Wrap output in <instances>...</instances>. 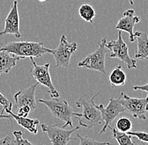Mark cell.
<instances>
[{"label": "cell", "mask_w": 148, "mask_h": 145, "mask_svg": "<svg viewBox=\"0 0 148 145\" xmlns=\"http://www.w3.org/2000/svg\"><path fill=\"white\" fill-rule=\"evenodd\" d=\"M51 98V99L49 100L40 98L39 102L46 105L54 117L64 122L62 127L65 128L67 126L73 127V118H77L80 117L81 113L76 112L66 100L62 99L60 97Z\"/></svg>", "instance_id": "2"}, {"label": "cell", "mask_w": 148, "mask_h": 145, "mask_svg": "<svg viewBox=\"0 0 148 145\" xmlns=\"http://www.w3.org/2000/svg\"><path fill=\"white\" fill-rule=\"evenodd\" d=\"M31 110H32L31 108H30L29 106H28V105L22 106V107H20V108L17 110V112H18L17 115L19 116V117H24V118H25V117H28V115L29 114V112H30Z\"/></svg>", "instance_id": "25"}, {"label": "cell", "mask_w": 148, "mask_h": 145, "mask_svg": "<svg viewBox=\"0 0 148 145\" xmlns=\"http://www.w3.org/2000/svg\"><path fill=\"white\" fill-rule=\"evenodd\" d=\"M0 50H7L20 59L29 57H40L44 54L50 53L51 49L46 48L43 42L35 41H12L6 43L0 47Z\"/></svg>", "instance_id": "1"}, {"label": "cell", "mask_w": 148, "mask_h": 145, "mask_svg": "<svg viewBox=\"0 0 148 145\" xmlns=\"http://www.w3.org/2000/svg\"><path fill=\"white\" fill-rule=\"evenodd\" d=\"M121 32L118 31V38L116 39H112L110 41L106 42V47L110 50L111 54H110V58H116L125 63L129 69L137 68L136 59H133L130 56L129 49L126 43L124 41Z\"/></svg>", "instance_id": "5"}, {"label": "cell", "mask_w": 148, "mask_h": 145, "mask_svg": "<svg viewBox=\"0 0 148 145\" xmlns=\"http://www.w3.org/2000/svg\"><path fill=\"white\" fill-rule=\"evenodd\" d=\"M13 135L15 138L14 140L16 142V145H22V144H29L31 145L32 143H30L28 139L24 138L23 137V133L22 131H13Z\"/></svg>", "instance_id": "23"}, {"label": "cell", "mask_w": 148, "mask_h": 145, "mask_svg": "<svg viewBox=\"0 0 148 145\" xmlns=\"http://www.w3.org/2000/svg\"><path fill=\"white\" fill-rule=\"evenodd\" d=\"M41 130L47 134L50 139V142L52 145H66L69 143L70 140L76 139L72 138V134L74 132L77 131L80 126L72 128V129H64V127H60L56 125H48L41 124Z\"/></svg>", "instance_id": "9"}, {"label": "cell", "mask_w": 148, "mask_h": 145, "mask_svg": "<svg viewBox=\"0 0 148 145\" xmlns=\"http://www.w3.org/2000/svg\"><path fill=\"white\" fill-rule=\"evenodd\" d=\"M140 21V17L135 14L134 9H127L123 13L122 17L119 19L116 24V29L120 31H125L129 34V39L130 42H134L136 40L134 27L136 24Z\"/></svg>", "instance_id": "13"}, {"label": "cell", "mask_w": 148, "mask_h": 145, "mask_svg": "<svg viewBox=\"0 0 148 145\" xmlns=\"http://www.w3.org/2000/svg\"><path fill=\"white\" fill-rule=\"evenodd\" d=\"M38 1H40V2H45V1H47V0H38Z\"/></svg>", "instance_id": "30"}, {"label": "cell", "mask_w": 148, "mask_h": 145, "mask_svg": "<svg viewBox=\"0 0 148 145\" xmlns=\"http://www.w3.org/2000/svg\"><path fill=\"white\" fill-rule=\"evenodd\" d=\"M20 58L7 50H0V75L8 73L16 65Z\"/></svg>", "instance_id": "14"}, {"label": "cell", "mask_w": 148, "mask_h": 145, "mask_svg": "<svg viewBox=\"0 0 148 145\" xmlns=\"http://www.w3.org/2000/svg\"><path fill=\"white\" fill-rule=\"evenodd\" d=\"M110 128L112 132V135L114 138L117 141V143L120 145H134V142L132 141L131 136L128 133H124L118 131L115 127L113 128L110 126Z\"/></svg>", "instance_id": "19"}, {"label": "cell", "mask_w": 148, "mask_h": 145, "mask_svg": "<svg viewBox=\"0 0 148 145\" xmlns=\"http://www.w3.org/2000/svg\"><path fill=\"white\" fill-rule=\"evenodd\" d=\"M128 1H129V3H130V5L134 4V0H128Z\"/></svg>", "instance_id": "29"}, {"label": "cell", "mask_w": 148, "mask_h": 145, "mask_svg": "<svg viewBox=\"0 0 148 145\" xmlns=\"http://www.w3.org/2000/svg\"><path fill=\"white\" fill-rule=\"evenodd\" d=\"M118 100L125 108V111H128L134 118L140 120L147 119L146 114L148 112V95L144 98H137L131 97L125 92H121Z\"/></svg>", "instance_id": "7"}, {"label": "cell", "mask_w": 148, "mask_h": 145, "mask_svg": "<svg viewBox=\"0 0 148 145\" xmlns=\"http://www.w3.org/2000/svg\"><path fill=\"white\" fill-rule=\"evenodd\" d=\"M39 83L31 85L27 88H23L18 86V91L14 95V103L12 111H17L20 107L28 105L31 109H36L37 107L36 100V91Z\"/></svg>", "instance_id": "11"}, {"label": "cell", "mask_w": 148, "mask_h": 145, "mask_svg": "<svg viewBox=\"0 0 148 145\" xmlns=\"http://www.w3.org/2000/svg\"><path fill=\"white\" fill-rule=\"evenodd\" d=\"M29 60L32 63V70L30 72L34 79H36L39 84L46 86L48 89L47 92L51 97H59V92L54 86L50 74V63L48 62L44 65H37L34 61V57H29Z\"/></svg>", "instance_id": "8"}, {"label": "cell", "mask_w": 148, "mask_h": 145, "mask_svg": "<svg viewBox=\"0 0 148 145\" xmlns=\"http://www.w3.org/2000/svg\"><path fill=\"white\" fill-rule=\"evenodd\" d=\"M78 14L81 18L90 24H92L96 17V12L89 3H83L78 9Z\"/></svg>", "instance_id": "18"}, {"label": "cell", "mask_w": 148, "mask_h": 145, "mask_svg": "<svg viewBox=\"0 0 148 145\" xmlns=\"http://www.w3.org/2000/svg\"><path fill=\"white\" fill-rule=\"evenodd\" d=\"M99 95V93L97 92L90 101H88L85 97H80L77 101H76L77 107L83 108L80 117L77 118L80 127L92 128L102 123L103 118L101 112L96 108L94 103V98Z\"/></svg>", "instance_id": "3"}, {"label": "cell", "mask_w": 148, "mask_h": 145, "mask_svg": "<svg viewBox=\"0 0 148 145\" xmlns=\"http://www.w3.org/2000/svg\"><path fill=\"white\" fill-rule=\"evenodd\" d=\"M109 82L113 87L123 86L125 84L126 82V75L122 70V67L120 65H116L109 75Z\"/></svg>", "instance_id": "17"}, {"label": "cell", "mask_w": 148, "mask_h": 145, "mask_svg": "<svg viewBox=\"0 0 148 145\" xmlns=\"http://www.w3.org/2000/svg\"><path fill=\"white\" fill-rule=\"evenodd\" d=\"M77 49V42H68L66 37L62 35L60 38L58 46L51 50V54L55 58L56 66L58 68H67L70 65L72 55Z\"/></svg>", "instance_id": "6"}, {"label": "cell", "mask_w": 148, "mask_h": 145, "mask_svg": "<svg viewBox=\"0 0 148 145\" xmlns=\"http://www.w3.org/2000/svg\"><path fill=\"white\" fill-rule=\"evenodd\" d=\"M13 145L16 144L14 139H12L9 136H6L3 138H0V145Z\"/></svg>", "instance_id": "26"}, {"label": "cell", "mask_w": 148, "mask_h": 145, "mask_svg": "<svg viewBox=\"0 0 148 145\" xmlns=\"http://www.w3.org/2000/svg\"><path fill=\"white\" fill-rule=\"evenodd\" d=\"M0 105L3 106V110L1 113L3 112H8L9 111H12L13 109V103L9 101L8 98L0 91Z\"/></svg>", "instance_id": "22"}, {"label": "cell", "mask_w": 148, "mask_h": 145, "mask_svg": "<svg viewBox=\"0 0 148 145\" xmlns=\"http://www.w3.org/2000/svg\"><path fill=\"white\" fill-rule=\"evenodd\" d=\"M95 106L100 111L103 121L104 122V124L99 132V135L104 133L107 128H109L114 119L118 118L121 113L125 112V108L122 106L118 98L115 99L114 97L110 98L109 104L107 107H104L103 104H99V105L95 104Z\"/></svg>", "instance_id": "10"}, {"label": "cell", "mask_w": 148, "mask_h": 145, "mask_svg": "<svg viewBox=\"0 0 148 145\" xmlns=\"http://www.w3.org/2000/svg\"><path fill=\"white\" fill-rule=\"evenodd\" d=\"M106 39L103 38L98 49L92 53L87 55L83 61H79L77 65L79 67L87 68L89 70L96 71L99 72L106 74L105 69V58L107 54V47H106Z\"/></svg>", "instance_id": "4"}, {"label": "cell", "mask_w": 148, "mask_h": 145, "mask_svg": "<svg viewBox=\"0 0 148 145\" xmlns=\"http://www.w3.org/2000/svg\"><path fill=\"white\" fill-rule=\"evenodd\" d=\"M135 37L137 40V50L135 53L136 59L148 60V35L146 32L136 31Z\"/></svg>", "instance_id": "15"}, {"label": "cell", "mask_w": 148, "mask_h": 145, "mask_svg": "<svg viewBox=\"0 0 148 145\" xmlns=\"http://www.w3.org/2000/svg\"><path fill=\"white\" fill-rule=\"evenodd\" d=\"M0 118H6V119H9V121H10V123L12 124V116L9 114V113H7L6 115H4V114H3V113H0Z\"/></svg>", "instance_id": "28"}, {"label": "cell", "mask_w": 148, "mask_h": 145, "mask_svg": "<svg viewBox=\"0 0 148 145\" xmlns=\"http://www.w3.org/2000/svg\"><path fill=\"white\" fill-rule=\"evenodd\" d=\"M77 138L80 141V145H91V144H110L109 142H100L97 141L95 139H92L91 138L87 136H81L77 133Z\"/></svg>", "instance_id": "21"}, {"label": "cell", "mask_w": 148, "mask_h": 145, "mask_svg": "<svg viewBox=\"0 0 148 145\" xmlns=\"http://www.w3.org/2000/svg\"><path fill=\"white\" fill-rule=\"evenodd\" d=\"M7 113L10 114L12 118H14L18 125H20L22 127L27 129L28 131L31 133L36 134L38 133L37 126L40 124V119L38 118H29L28 117H19L17 114H14L13 111H9Z\"/></svg>", "instance_id": "16"}, {"label": "cell", "mask_w": 148, "mask_h": 145, "mask_svg": "<svg viewBox=\"0 0 148 145\" xmlns=\"http://www.w3.org/2000/svg\"><path fill=\"white\" fill-rule=\"evenodd\" d=\"M133 127L132 121L127 117H120L118 118V120L115 123V128L120 131V132H124V133H128L131 131Z\"/></svg>", "instance_id": "20"}, {"label": "cell", "mask_w": 148, "mask_h": 145, "mask_svg": "<svg viewBox=\"0 0 148 145\" xmlns=\"http://www.w3.org/2000/svg\"><path fill=\"white\" fill-rule=\"evenodd\" d=\"M13 35L15 38L19 39L21 34L19 31V14H18V1L14 0V3L7 14L4 22V28L0 31V35Z\"/></svg>", "instance_id": "12"}, {"label": "cell", "mask_w": 148, "mask_h": 145, "mask_svg": "<svg viewBox=\"0 0 148 145\" xmlns=\"http://www.w3.org/2000/svg\"><path fill=\"white\" fill-rule=\"evenodd\" d=\"M132 89L135 91H143L148 93V83L145 85H139V86H133Z\"/></svg>", "instance_id": "27"}, {"label": "cell", "mask_w": 148, "mask_h": 145, "mask_svg": "<svg viewBox=\"0 0 148 145\" xmlns=\"http://www.w3.org/2000/svg\"><path fill=\"white\" fill-rule=\"evenodd\" d=\"M128 133L131 137L136 138L138 140L141 141V142L148 143V133H147V132H142V131L132 132V131H130V132H128Z\"/></svg>", "instance_id": "24"}]
</instances>
